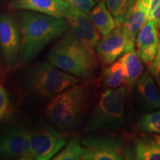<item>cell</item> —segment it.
I'll list each match as a JSON object with an SVG mask.
<instances>
[{
	"label": "cell",
	"mask_w": 160,
	"mask_h": 160,
	"mask_svg": "<svg viewBox=\"0 0 160 160\" xmlns=\"http://www.w3.org/2000/svg\"><path fill=\"white\" fill-rule=\"evenodd\" d=\"M95 2H100V1H103V0H94Z\"/></svg>",
	"instance_id": "28"
},
{
	"label": "cell",
	"mask_w": 160,
	"mask_h": 160,
	"mask_svg": "<svg viewBox=\"0 0 160 160\" xmlns=\"http://www.w3.org/2000/svg\"><path fill=\"white\" fill-rule=\"evenodd\" d=\"M134 153L139 160H160V135L140 138L136 142Z\"/></svg>",
	"instance_id": "18"
},
{
	"label": "cell",
	"mask_w": 160,
	"mask_h": 160,
	"mask_svg": "<svg viewBox=\"0 0 160 160\" xmlns=\"http://www.w3.org/2000/svg\"><path fill=\"white\" fill-rule=\"evenodd\" d=\"M77 137H73L59 153L55 155L54 160H78L82 155V146Z\"/></svg>",
	"instance_id": "22"
},
{
	"label": "cell",
	"mask_w": 160,
	"mask_h": 160,
	"mask_svg": "<svg viewBox=\"0 0 160 160\" xmlns=\"http://www.w3.org/2000/svg\"><path fill=\"white\" fill-rule=\"evenodd\" d=\"M72 7L81 11L85 14H89L91 9L95 5L96 2L94 0H64Z\"/></svg>",
	"instance_id": "23"
},
{
	"label": "cell",
	"mask_w": 160,
	"mask_h": 160,
	"mask_svg": "<svg viewBox=\"0 0 160 160\" xmlns=\"http://www.w3.org/2000/svg\"><path fill=\"white\" fill-rule=\"evenodd\" d=\"M19 17L22 35V59L25 62L34 59L50 42L65 34L68 30L62 18L39 12L22 11L19 13Z\"/></svg>",
	"instance_id": "2"
},
{
	"label": "cell",
	"mask_w": 160,
	"mask_h": 160,
	"mask_svg": "<svg viewBox=\"0 0 160 160\" xmlns=\"http://www.w3.org/2000/svg\"><path fill=\"white\" fill-rule=\"evenodd\" d=\"M27 81L37 94L52 97L79 83L81 79L59 71L50 62H42L30 70Z\"/></svg>",
	"instance_id": "5"
},
{
	"label": "cell",
	"mask_w": 160,
	"mask_h": 160,
	"mask_svg": "<svg viewBox=\"0 0 160 160\" xmlns=\"http://www.w3.org/2000/svg\"><path fill=\"white\" fill-rule=\"evenodd\" d=\"M31 151L33 159L48 160L66 144V138L53 128L47 127L31 133Z\"/></svg>",
	"instance_id": "8"
},
{
	"label": "cell",
	"mask_w": 160,
	"mask_h": 160,
	"mask_svg": "<svg viewBox=\"0 0 160 160\" xmlns=\"http://www.w3.org/2000/svg\"><path fill=\"white\" fill-rule=\"evenodd\" d=\"M159 39L155 22L149 19L136 38L137 51L142 62L148 66L151 65L157 56Z\"/></svg>",
	"instance_id": "13"
},
{
	"label": "cell",
	"mask_w": 160,
	"mask_h": 160,
	"mask_svg": "<svg viewBox=\"0 0 160 160\" xmlns=\"http://www.w3.org/2000/svg\"><path fill=\"white\" fill-rule=\"evenodd\" d=\"M97 88L93 79L76 84L51 99L46 107V115L62 131L78 128L94 101Z\"/></svg>",
	"instance_id": "1"
},
{
	"label": "cell",
	"mask_w": 160,
	"mask_h": 160,
	"mask_svg": "<svg viewBox=\"0 0 160 160\" xmlns=\"http://www.w3.org/2000/svg\"><path fill=\"white\" fill-rule=\"evenodd\" d=\"M102 81L108 88H117L126 85V75L120 59L108 65L102 73Z\"/></svg>",
	"instance_id": "19"
},
{
	"label": "cell",
	"mask_w": 160,
	"mask_h": 160,
	"mask_svg": "<svg viewBox=\"0 0 160 160\" xmlns=\"http://www.w3.org/2000/svg\"><path fill=\"white\" fill-rule=\"evenodd\" d=\"M19 28L8 15L0 16V47L5 68L10 70L17 62L21 48Z\"/></svg>",
	"instance_id": "10"
},
{
	"label": "cell",
	"mask_w": 160,
	"mask_h": 160,
	"mask_svg": "<svg viewBox=\"0 0 160 160\" xmlns=\"http://www.w3.org/2000/svg\"><path fill=\"white\" fill-rule=\"evenodd\" d=\"M65 19L72 37L85 47L94 49L100 40L99 33L88 15L72 7Z\"/></svg>",
	"instance_id": "11"
},
{
	"label": "cell",
	"mask_w": 160,
	"mask_h": 160,
	"mask_svg": "<svg viewBox=\"0 0 160 160\" xmlns=\"http://www.w3.org/2000/svg\"><path fill=\"white\" fill-rule=\"evenodd\" d=\"M30 135L31 132L22 125L8 128L0 134V157L33 159Z\"/></svg>",
	"instance_id": "6"
},
{
	"label": "cell",
	"mask_w": 160,
	"mask_h": 160,
	"mask_svg": "<svg viewBox=\"0 0 160 160\" xmlns=\"http://www.w3.org/2000/svg\"><path fill=\"white\" fill-rule=\"evenodd\" d=\"M123 64L126 75L125 87L128 91H132L136 83L142 74L143 65L137 51L132 49L125 52L119 59Z\"/></svg>",
	"instance_id": "16"
},
{
	"label": "cell",
	"mask_w": 160,
	"mask_h": 160,
	"mask_svg": "<svg viewBox=\"0 0 160 160\" xmlns=\"http://www.w3.org/2000/svg\"><path fill=\"white\" fill-rule=\"evenodd\" d=\"M126 34L122 25L117 28L108 35L103 37L96 46L95 52L103 67L111 65L125 52L133 49Z\"/></svg>",
	"instance_id": "9"
},
{
	"label": "cell",
	"mask_w": 160,
	"mask_h": 160,
	"mask_svg": "<svg viewBox=\"0 0 160 160\" xmlns=\"http://www.w3.org/2000/svg\"><path fill=\"white\" fill-rule=\"evenodd\" d=\"M149 20L148 12L138 0L128 15L122 26L131 46L134 48L135 40L139 31Z\"/></svg>",
	"instance_id": "15"
},
{
	"label": "cell",
	"mask_w": 160,
	"mask_h": 160,
	"mask_svg": "<svg viewBox=\"0 0 160 160\" xmlns=\"http://www.w3.org/2000/svg\"><path fill=\"white\" fill-rule=\"evenodd\" d=\"M48 59L57 68L84 80L95 77L100 63L96 52L81 45L68 31L52 48Z\"/></svg>",
	"instance_id": "3"
},
{
	"label": "cell",
	"mask_w": 160,
	"mask_h": 160,
	"mask_svg": "<svg viewBox=\"0 0 160 160\" xmlns=\"http://www.w3.org/2000/svg\"><path fill=\"white\" fill-rule=\"evenodd\" d=\"M136 0H105L106 5L114 18L117 26L125 22Z\"/></svg>",
	"instance_id": "20"
},
{
	"label": "cell",
	"mask_w": 160,
	"mask_h": 160,
	"mask_svg": "<svg viewBox=\"0 0 160 160\" xmlns=\"http://www.w3.org/2000/svg\"><path fill=\"white\" fill-rule=\"evenodd\" d=\"M135 97L141 111L151 112L160 108V92L149 71H145L135 85Z\"/></svg>",
	"instance_id": "12"
},
{
	"label": "cell",
	"mask_w": 160,
	"mask_h": 160,
	"mask_svg": "<svg viewBox=\"0 0 160 160\" xmlns=\"http://www.w3.org/2000/svg\"><path fill=\"white\" fill-rule=\"evenodd\" d=\"M138 129L148 133H160V110L148 112L137 122Z\"/></svg>",
	"instance_id": "21"
},
{
	"label": "cell",
	"mask_w": 160,
	"mask_h": 160,
	"mask_svg": "<svg viewBox=\"0 0 160 160\" xmlns=\"http://www.w3.org/2000/svg\"><path fill=\"white\" fill-rule=\"evenodd\" d=\"M89 18L99 34L102 37L108 35L117 28V22L108 8L105 1H100L91 11Z\"/></svg>",
	"instance_id": "17"
},
{
	"label": "cell",
	"mask_w": 160,
	"mask_h": 160,
	"mask_svg": "<svg viewBox=\"0 0 160 160\" xmlns=\"http://www.w3.org/2000/svg\"><path fill=\"white\" fill-rule=\"evenodd\" d=\"M154 59H156L157 61H158L159 62H160V39H159V47H158L157 56H156Z\"/></svg>",
	"instance_id": "27"
},
{
	"label": "cell",
	"mask_w": 160,
	"mask_h": 160,
	"mask_svg": "<svg viewBox=\"0 0 160 160\" xmlns=\"http://www.w3.org/2000/svg\"><path fill=\"white\" fill-rule=\"evenodd\" d=\"M149 19L155 22L158 30L160 29V0H153L149 13Z\"/></svg>",
	"instance_id": "25"
},
{
	"label": "cell",
	"mask_w": 160,
	"mask_h": 160,
	"mask_svg": "<svg viewBox=\"0 0 160 160\" xmlns=\"http://www.w3.org/2000/svg\"><path fill=\"white\" fill-rule=\"evenodd\" d=\"M148 71L157 82L158 85H160V62L156 59L153 60V62L148 65Z\"/></svg>",
	"instance_id": "26"
},
{
	"label": "cell",
	"mask_w": 160,
	"mask_h": 160,
	"mask_svg": "<svg viewBox=\"0 0 160 160\" xmlns=\"http://www.w3.org/2000/svg\"><path fill=\"white\" fill-rule=\"evenodd\" d=\"M11 5L14 9L37 11L62 19L72 8L64 0H12Z\"/></svg>",
	"instance_id": "14"
},
{
	"label": "cell",
	"mask_w": 160,
	"mask_h": 160,
	"mask_svg": "<svg viewBox=\"0 0 160 160\" xmlns=\"http://www.w3.org/2000/svg\"><path fill=\"white\" fill-rule=\"evenodd\" d=\"M85 160H120L124 159V143L113 137H88L81 142Z\"/></svg>",
	"instance_id": "7"
},
{
	"label": "cell",
	"mask_w": 160,
	"mask_h": 160,
	"mask_svg": "<svg viewBox=\"0 0 160 160\" xmlns=\"http://www.w3.org/2000/svg\"><path fill=\"white\" fill-rule=\"evenodd\" d=\"M9 95L5 88L0 85V122L8 114L9 111Z\"/></svg>",
	"instance_id": "24"
},
{
	"label": "cell",
	"mask_w": 160,
	"mask_h": 160,
	"mask_svg": "<svg viewBox=\"0 0 160 160\" xmlns=\"http://www.w3.org/2000/svg\"><path fill=\"white\" fill-rule=\"evenodd\" d=\"M128 91L125 85L108 88L102 93L84 126V133L113 131L125 123V102Z\"/></svg>",
	"instance_id": "4"
},
{
	"label": "cell",
	"mask_w": 160,
	"mask_h": 160,
	"mask_svg": "<svg viewBox=\"0 0 160 160\" xmlns=\"http://www.w3.org/2000/svg\"><path fill=\"white\" fill-rule=\"evenodd\" d=\"M159 85V88H160V85Z\"/></svg>",
	"instance_id": "29"
}]
</instances>
